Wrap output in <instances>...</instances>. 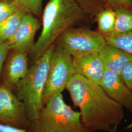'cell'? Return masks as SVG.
I'll return each instance as SVG.
<instances>
[{
	"instance_id": "cell-1",
	"label": "cell",
	"mask_w": 132,
	"mask_h": 132,
	"mask_svg": "<svg viewBox=\"0 0 132 132\" xmlns=\"http://www.w3.org/2000/svg\"><path fill=\"white\" fill-rule=\"evenodd\" d=\"M66 89L75 106L79 108L80 120L85 127L93 132H117L124 117V109L100 85L76 73Z\"/></svg>"
},
{
	"instance_id": "cell-2",
	"label": "cell",
	"mask_w": 132,
	"mask_h": 132,
	"mask_svg": "<svg viewBox=\"0 0 132 132\" xmlns=\"http://www.w3.org/2000/svg\"><path fill=\"white\" fill-rule=\"evenodd\" d=\"M76 0H50L43 10L42 30L30 52L35 62L66 29L84 18Z\"/></svg>"
},
{
	"instance_id": "cell-3",
	"label": "cell",
	"mask_w": 132,
	"mask_h": 132,
	"mask_svg": "<svg viewBox=\"0 0 132 132\" xmlns=\"http://www.w3.org/2000/svg\"><path fill=\"white\" fill-rule=\"evenodd\" d=\"M26 130L27 132H93L82 124L79 112L66 104L61 93L47 100L37 118L30 121Z\"/></svg>"
},
{
	"instance_id": "cell-4",
	"label": "cell",
	"mask_w": 132,
	"mask_h": 132,
	"mask_svg": "<svg viewBox=\"0 0 132 132\" xmlns=\"http://www.w3.org/2000/svg\"><path fill=\"white\" fill-rule=\"evenodd\" d=\"M54 47L53 44L34 62L15 90L17 97L24 103L29 121L37 118L44 107L43 94Z\"/></svg>"
},
{
	"instance_id": "cell-5",
	"label": "cell",
	"mask_w": 132,
	"mask_h": 132,
	"mask_svg": "<svg viewBox=\"0 0 132 132\" xmlns=\"http://www.w3.org/2000/svg\"><path fill=\"white\" fill-rule=\"evenodd\" d=\"M75 74L72 56L57 43L51 57L49 71L43 94V105L54 94L62 93Z\"/></svg>"
},
{
	"instance_id": "cell-6",
	"label": "cell",
	"mask_w": 132,
	"mask_h": 132,
	"mask_svg": "<svg viewBox=\"0 0 132 132\" xmlns=\"http://www.w3.org/2000/svg\"><path fill=\"white\" fill-rule=\"evenodd\" d=\"M57 44L72 56L98 53L107 43L104 35L98 31L82 28L66 29L57 39Z\"/></svg>"
},
{
	"instance_id": "cell-7",
	"label": "cell",
	"mask_w": 132,
	"mask_h": 132,
	"mask_svg": "<svg viewBox=\"0 0 132 132\" xmlns=\"http://www.w3.org/2000/svg\"><path fill=\"white\" fill-rule=\"evenodd\" d=\"M24 103L13 91L0 85V122L15 127L26 129L29 123Z\"/></svg>"
},
{
	"instance_id": "cell-8",
	"label": "cell",
	"mask_w": 132,
	"mask_h": 132,
	"mask_svg": "<svg viewBox=\"0 0 132 132\" xmlns=\"http://www.w3.org/2000/svg\"><path fill=\"white\" fill-rule=\"evenodd\" d=\"M41 23L34 15L27 13L22 19L14 35L6 41L10 51L30 53L35 42V34Z\"/></svg>"
},
{
	"instance_id": "cell-9",
	"label": "cell",
	"mask_w": 132,
	"mask_h": 132,
	"mask_svg": "<svg viewBox=\"0 0 132 132\" xmlns=\"http://www.w3.org/2000/svg\"><path fill=\"white\" fill-rule=\"evenodd\" d=\"M100 85L109 97L132 113V92L120 74L106 69Z\"/></svg>"
},
{
	"instance_id": "cell-10",
	"label": "cell",
	"mask_w": 132,
	"mask_h": 132,
	"mask_svg": "<svg viewBox=\"0 0 132 132\" xmlns=\"http://www.w3.org/2000/svg\"><path fill=\"white\" fill-rule=\"evenodd\" d=\"M5 63L0 78L1 84L13 91L28 71V53L12 51Z\"/></svg>"
},
{
	"instance_id": "cell-11",
	"label": "cell",
	"mask_w": 132,
	"mask_h": 132,
	"mask_svg": "<svg viewBox=\"0 0 132 132\" xmlns=\"http://www.w3.org/2000/svg\"><path fill=\"white\" fill-rule=\"evenodd\" d=\"M76 73L100 85L106 68L98 53H92L72 57Z\"/></svg>"
},
{
	"instance_id": "cell-12",
	"label": "cell",
	"mask_w": 132,
	"mask_h": 132,
	"mask_svg": "<svg viewBox=\"0 0 132 132\" xmlns=\"http://www.w3.org/2000/svg\"><path fill=\"white\" fill-rule=\"evenodd\" d=\"M98 53L106 69L118 74L128 63L132 61V54L108 43L101 47Z\"/></svg>"
},
{
	"instance_id": "cell-13",
	"label": "cell",
	"mask_w": 132,
	"mask_h": 132,
	"mask_svg": "<svg viewBox=\"0 0 132 132\" xmlns=\"http://www.w3.org/2000/svg\"><path fill=\"white\" fill-rule=\"evenodd\" d=\"M116 15L114 34H124L132 32V10L125 6L114 9Z\"/></svg>"
},
{
	"instance_id": "cell-14",
	"label": "cell",
	"mask_w": 132,
	"mask_h": 132,
	"mask_svg": "<svg viewBox=\"0 0 132 132\" xmlns=\"http://www.w3.org/2000/svg\"><path fill=\"white\" fill-rule=\"evenodd\" d=\"M27 13L24 10H20L8 18L0 22V43L5 42L14 35L24 15Z\"/></svg>"
},
{
	"instance_id": "cell-15",
	"label": "cell",
	"mask_w": 132,
	"mask_h": 132,
	"mask_svg": "<svg viewBox=\"0 0 132 132\" xmlns=\"http://www.w3.org/2000/svg\"><path fill=\"white\" fill-rule=\"evenodd\" d=\"M116 15L114 10L106 9L99 11L96 15L98 32L103 35L112 33L116 24Z\"/></svg>"
},
{
	"instance_id": "cell-16",
	"label": "cell",
	"mask_w": 132,
	"mask_h": 132,
	"mask_svg": "<svg viewBox=\"0 0 132 132\" xmlns=\"http://www.w3.org/2000/svg\"><path fill=\"white\" fill-rule=\"evenodd\" d=\"M103 35L107 43L132 54V32L124 34L109 33Z\"/></svg>"
},
{
	"instance_id": "cell-17",
	"label": "cell",
	"mask_w": 132,
	"mask_h": 132,
	"mask_svg": "<svg viewBox=\"0 0 132 132\" xmlns=\"http://www.w3.org/2000/svg\"><path fill=\"white\" fill-rule=\"evenodd\" d=\"M20 5L23 10L34 16H40L42 10V0H5Z\"/></svg>"
},
{
	"instance_id": "cell-18",
	"label": "cell",
	"mask_w": 132,
	"mask_h": 132,
	"mask_svg": "<svg viewBox=\"0 0 132 132\" xmlns=\"http://www.w3.org/2000/svg\"><path fill=\"white\" fill-rule=\"evenodd\" d=\"M22 10H23L22 7L15 3L0 0V22L8 18Z\"/></svg>"
},
{
	"instance_id": "cell-19",
	"label": "cell",
	"mask_w": 132,
	"mask_h": 132,
	"mask_svg": "<svg viewBox=\"0 0 132 132\" xmlns=\"http://www.w3.org/2000/svg\"><path fill=\"white\" fill-rule=\"evenodd\" d=\"M120 75L132 92V61L125 66L121 71Z\"/></svg>"
},
{
	"instance_id": "cell-20",
	"label": "cell",
	"mask_w": 132,
	"mask_h": 132,
	"mask_svg": "<svg viewBox=\"0 0 132 132\" xmlns=\"http://www.w3.org/2000/svg\"><path fill=\"white\" fill-rule=\"evenodd\" d=\"M10 51L6 42L0 43V78L7 53Z\"/></svg>"
},
{
	"instance_id": "cell-21",
	"label": "cell",
	"mask_w": 132,
	"mask_h": 132,
	"mask_svg": "<svg viewBox=\"0 0 132 132\" xmlns=\"http://www.w3.org/2000/svg\"><path fill=\"white\" fill-rule=\"evenodd\" d=\"M109 5L114 9L119 6L132 7V0H106Z\"/></svg>"
},
{
	"instance_id": "cell-22",
	"label": "cell",
	"mask_w": 132,
	"mask_h": 132,
	"mask_svg": "<svg viewBox=\"0 0 132 132\" xmlns=\"http://www.w3.org/2000/svg\"><path fill=\"white\" fill-rule=\"evenodd\" d=\"M0 132H27L26 129L15 127L0 122Z\"/></svg>"
},
{
	"instance_id": "cell-23",
	"label": "cell",
	"mask_w": 132,
	"mask_h": 132,
	"mask_svg": "<svg viewBox=\"0 0 132 132\" xmlns=\"http://www.w3.org/2000/svg\"><path fill=\"white\" fill-rule=\"evenodd\" d=\"M90 1V0H77V2L78 3V4L80 5L82 8L85 11V5H87L89 3V1Z\"/></svg>"
},
{
	"instance_id": "cell-24",
	"label": "cell",
	"mask_w": 132,
	"mask_h": 132,
	"mask_svg": "<svg viewBox=\"0 0 132 132\" xmlns=\"http://www.w3.org/2000/svg\"><path fill=\"white\" fill-rule=\"evenodd\" d=\"M132 122L131 123H130L126 127V129H132Z\"/></svg>"
}]
</instances>
